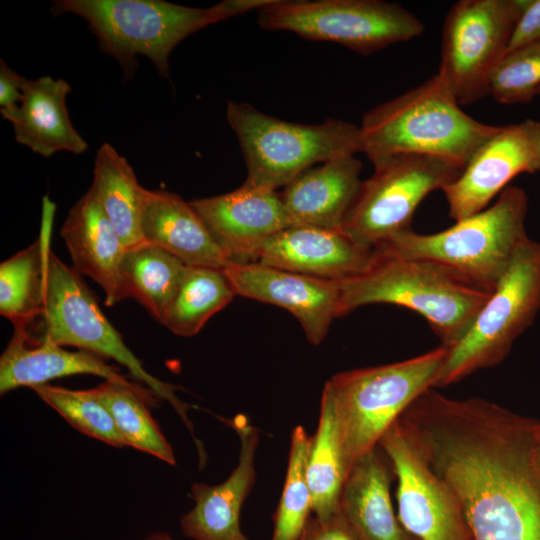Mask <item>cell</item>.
Here are the masks:
<instances>
[{
	"label": "cell",
	"instance_id": "19",
	"mask_svg": "<svg viewBox=\"0 0 540 540\" xmlns=\"http://www.w3.org/2000/svg\"><path fill=\"white\" fill-rule=\"evenodd\" d=\"M240 438L238 464L221 484L194 483V507L180 519L183 534L194 540H247L240 528V512L255 479V453L258 429L238 414L231 421Z\"/></svg>",
	"mask_w": 540,
	"mask_h": 540
},
{
	"label": "cell",
	"instance_id": "4",
	"mask_svg": "<svg viewBox=\"0 0 540 540\" xmlns=\"http://www.w3.org/2000/svg\"><path fill=\"white\" fill-rule=\"evenodd\" d=\"M527 212L526 192L507 186L493 205L445 230L420 234L408 229L376 249L432 262L460 280L491 292L528 238Z\"/></svg>",
	"mask_w": 540,
	"mask_h": 540
},
{
	"label": "cell",
	"instance_id": "1",
	"mask_svg": "<svg viewBox=\"0 0 540 540\" xmlns=\"http://www.w3.org/2000/svg\"><path fill=\"white\" fill-rule=\"evenodd\" d=\"M400 420L454 491L472 540H540V421L434 388Z\"/></svg>",
	"mask_w": 540,
	"mask_h": 540
},
{
	"label": "cell",
	"instance_id": "25",
	"mask_svg": "<svg viewBox=\"0 0 540 540\" xmlns=\"http://www.w3.org/2000/svg\"><path fill=\"white\" fill-rule=\"evenodd\" d=\"M55 204L43 197L40 234L30 246L0 265V313L14 327H29L41 315Z\"/></svg>",
	"mask_w": 540,
	"mask_h": 540
},
{
	"label": "cell",
	"instance_id": "36",
	"mask_svg": "<svg viewBox=\"0 0 540 540\" xmlns=\"http://www.w3.org/2000/svg\"><path fill=\"white\" fill-rule=\"evenodd\" d=\"M27 79L12 70L6 62L0 61V110L17 107L23 99V86Z\"/></svg>",
	"mask_w": 540,
	"mask_h": 540
},
{
	"label": "cell",
	"instance_id": "33",
	"mask_svg": "<svg viewBox=\"0 0 540 540\" xmlns=\"http://www.w3.org/2000/svg\"><path fill=\"white\" fill-rule=\"evenodd\" d=\"M540 89V42L506 53L488 81V95L501 104L530 102Z\"/></svg>",
	"mask_w": 540,
	"mask_h": 540
},
{
	"label": "cell",
	"instance_id": "8",
	"mask_svg": "<svg viewBox=\"0 0 540 540\" xmlns=\"http://www.w3.org/2000/svg\"><path fill=\"white\" fill-rule=\"evenodd\" d=\"M540 311V242L529 237L472 321L465 335L447 348L436 387L457 383L501 363Z\"/></svg>",
	"mask_w": 540,
	"mask_h": 540
},
{
	"label": "cell",
	"instance_id": "15",
	"mask_svg": "<svg viewBox=\"0 0 540 540\" xmlns=\"http://www.w3.org/2000/svg\"><path fill=\"white\" fill-rule=\"evenodd\" d=\"M190 204L230 264L255 262L265 240L294 226L281 195L273 190L242 184L231 192L194 199Z\"/></svg>",
	"mask_w": 540,
	"mask_h": 540
},
{
	"label": "cell",
	"instance_id": "14",
	"mask_svg": "<svg viewBox=\"0 0 540 540\" xmlns=\"http://www.w3.org/2000/svg\"><path fill=\"white\" fill-rule=\"evenodd\" d=\"M540 171V122L526 119L500 125L473 153L459 177L444 192L455 221L489 206L522 173Z\"/></svg>",
	"mask_w": 540,
	"mask_h": 540
},
{
	"label": "cell",
	"instance_id": "5",
	"mask_svg": "<svg viewBox=\"0 0 540 540\" xmlns=\"http://www.w3.org/2000/svg\"><path fill=\"white\" fill-rule=\"evenodd\" d=\"M376 250L377 260L368 271L337 281L338 317L365 305H398L426 319L442 346L455 345L490 292L460 280L432 262Z\"/></svg>",
	"mask_w": 540,
	"mask_h": 540
},
{
	"label": "cell",
	"instance_id": "31",
	"mask_svg": "<svg viewBox=\"0 0 540 540\" xmlns=\"http://www.w3.org/2000/svg\"><path fill=\"white\" fill-rule=\"evenodd\" d=\"M312 444L303 426L291 435L288 467L279 504L274 516L272 540H299L313 513L307 464Z\"/></svg>",
	"mask_w": 540,
	"mask_h": 540
},
{
	"label": "cell",
	"instance_id": "12",
	"mask_svg": "<svg viewBox=\"0 0 540 540\" xmlns=\"http://www.w3.org/2000/svg\"><path fill=\"white\" fill-rule=\"evenodd\" d=\"M528 0H461L448 11L438 76L459 105L488 95L491 72L505 55Z\"/></svg>",
	"mask_w": 540,
	"mask_h": 540
},
{
	"label": "cell",
	"instance_id": "3",
	"mask_svg": "<svg viewBox=\"0 0 540 540\" xmlns=\"http://www.w3.org/2000/svg\"><path fill=\"white\" fill-rule=\"evenodd\" d=\"M497 128L466 114L436 74L364 114L362 152L372 164L397 154H422L464 167Z\"/></svg>",
	"mask_w": 540,
	"mask_h": 540
},
{
	"label": "cell",
	"instance_id": "7",
	"mask_svg": "<svg viewBox=\"0 0 540 540\" xmlns=\"http://www.w3.org/2000/svg\"><path fill=\"white\" fill-rule=\"evenodd\" d=\"M447 348L381 366L335 374V402L349 468L375 448L387 429L424 392L437 386Z\"/></svg>",
	"mask_w": 540,
	"mask_h": 540
},
{
	"label": "cell",
	"instance_id": "22",
	"mask_svg": "<svg viewBox=\"0 0 540 540\" xmlns=\"http://www.w3.org/2000/svg\"><path fill=\"white\" fill-rule=\"evenodd\" d=\"M141 231L145 243L187 266L224 269L230 264L190 202L173 192L144 189Z\"/></svg>",
	"mask_w": 540,
	"mask_h": 540
},
{
	"label": "cell",
	"instance_id": "28",
	"mask_svg": "<svg viewBox=\"0 0 540 540\" xmlns=\"http://www.w3.org/2000/svg\"><path fill=\"white\" fill-rule=\"evenodd\" d=\"M186 267L176 256L147 243L127 249L120 269L122 300L135 299L162 324Z\"/></svg>",
	"mask_w": 540,
	"mask_h": 540
},
{
	"label": "cell",
	"instance_id": "30",
	"mask_svg": "<svg viewBox=\"0 0 540 540\" xmlns=\"http://www.w3.org/2000/svg\"><path fill=\"white\" fill-rule=\"evenodd\" d=\"M110 412L126 446L175 465L173 448L152 417L146 400L135 390L111 381L91 389Z\"/></svg>",
	"mask_w": 540,
	"mask_h": 540
},
{
	"label": "cell",
	"instance_id": "2",
	"mask_svg": "<svg viewBox=\"0 0 540 540\" xmlns=\"http://www.w3.org/2000/svg\"><path fill=\"white\" fill-rule=\"evenodd\" d=\"M273 0H224L195 8L161 0H57L52 13L85 19L100 49L132 72L136 55L148 57L169 78V56L187 36L209 25L259 10Z\"/></svg>",
	"mask_w": 540,
	"mask_h": 540
},
{
	"label": "cell",
	"instance_id": "16",
	"mask_svg": "<svg viewBox=\"0 0 540 540\" xmlns=\"http://www.w3.org/2000/svg\"><path fill=\"white\" fill-rule=\"evenodd\" d=\"M236 295L289 311L309 343L319 345L338 318L337 281L295 273L258 262L231 263L223 269Z\"/></svg>",
	"mask_w": 540,
	"mask_h": 540
},
{
	"label": "cell",
	"instance_id": "29",
	"mask_svg": "<svg viewBox=\"0 0 540 540\" xmlns=\"http://www.w3.org/2000/svg\"><path fill=\"white\" fill-rule=\"evenodd\" d=\"M235 295L223 269L187 266L162 325L178 336H194Z\"/></svg>",
	"mask_w": 540,
	"mask_h": 540
},
{
	"label": "cell",
	"instance_id": "34",
	"mask_svg": "<svg viewBox=\"0 0 540 540\" xmlns=\"http://www.w3.org/2000/svg\"><path fill=\"white\" fill-rule=\"evenodd\" d=\"M538 42H540V0H528L514 26L506 53Z\"/></svg>",
	"mask_w": 540,
	"mask_h": 540
},
{
	"label": "cell",
	"instance_id": "10",
	"mask_svg": "<svg viewBox=\"0 0 540 540\" xmlns=\"http://www.w3.org/2000/svg\"><path fill=\"white\" fill-rule=\"evenodd\" d=\"M257 22L262 29L338 43L365 55L424 31L413 13L381 0H273L258 10Z\"/></svg>",
	"mask_w": 540,
	"mask_h": 540
},
{
	"label": "cell",
	"instance_id": "32",
	"mask_svg": "<svg viewBox=\"0 0 540 540\" xmlns=\"http://www.w3.org/2000/svg\"><path fill=\"white\" fill-rule=\"evenodd\" d=\"M79 432L113 447H126L107 408L91 389L73 390L43 384L31 388Z\"/></svg>",
	"mask_w": 540,
	"mask_h": 540
},
{
	"label": "cell",
	"instance_id": "23",
	"mask_svg": "<svg viewBox=\"0 0 540 540\" xmlns=\"http://www.w3.org/2000/svg\"><path fill=\"white\" fill-rule=\"evenodd\" d=\"M70 92V85L63 79L42 76L27 80L21 103L0 110L12 124L16 141L44 157L59 151L85 152L88 144L73 127L67 111L66 97Z\"/></svg>",
	"mask_w": 540,
	"mask_h": 540
},
{
	"label": "cell",
	"instance_id": "24",
	"mask_svg": "<svg viewBox=\"0 0 540 540\" xmlns=\"http://www.w3.org/2000/svg\"><path fill=\"white\" fill-rule=\"evenodd\" d=\"M392 474L391 463L378 445L350 468L339 513L357 540H409L392 506Z\"/></svg>",
	"mask_w": 540,
	"mask_h": 540
},
{
	"label": "cell",
	"instance_id": "35",
	"mask_svg": "<svg viewBox=\"0 0 540 540\" xmlns=\"http://www.w3.org/2000/svg\"><path fill=\"white\" fill-rule=\"evenodd\" d=\"M299 540H357L340 513L327 519L311 517Z\"/></svg>",
	"mask_w": 540,
	"mask_h": 540
},
{
	"label": "cell",
	"instance_id": "9",
	"mask_svg": "<svg viewBox=\"0 0 540 540\" xmlns=\"http://www.w3.org/2000/svg\"><path fill=\"white\" fill-rule=\"evenodd\" d=\"M37 338H46L60 346H73L123 365L159 400H166L176 411L194 438L189 419L190 406L176 395L179 386L155 378L124 343L100 309L92 292L74 268L68 267L51 251L48 258L47 283Z\"/></svg>",
	"mask_w": 540,
	"mask_h": 540
},
{
	"label": "cell",
	"instance_id": "21",
	"mask_svg": "<svg viewBox=\"0 0 540 540\" xmlns=\"http://www.w3.org/2000/svg\"><path fill=\"white\" fill-rule=\"evenodd\" d=\"M60 235L74 269L102 287L105 305L121 301L120 269L126 248L90 190L71 207Z\"/></svg>",
	"mask_w": 540,
	"mask_h": 540
},
{
	"label": "cell",
	"instance_id": "26",
	"mask_svg": "<svg viewBox=\"0 0 540 540\" xmlns=\"http://www.w3.org/2000/svg\"><path fill=\"white\" fill-rule=\"evenodd\" d=\"M144 187L126 158L109 143H103L94 160L90 191L108 216L124 247L144 242L141 213Z\"/></svg>",
	"mask_w": 540,
	"mask_h": 540
},
{
	"label": "cell",
	"instance_id": "17",
	"mask_svg": "<svg viewBox=\"0 0 540 540\" xmlns=\"http://www.w3.org/2000/svg\"><path fill=\"white\" fill-rule=\"evenodd\" d=\"M88 374L125 385L149 404L159 400L148 388L129 381L104 358L85 350L69 351L49 339L34 337L28 327H14V333L0 357L1 395L19 387L47 384L65 376Z\"/></svg>",
	"mask_w": 540,
	"mask_h": 540
},
{
	"label": "cell",
	"instance_id": "20",
	"mask_svg": "<svg viewBox=\"0 0 540 540\" xmlns=\"http://www.w3.org/2000/svg\"><path fill=\"white\" fill-rule=\"evenodd\" d=\"M362 162L355 155L312 167L284 187L281 194L294 225L341 230L356 201Z\"/></svg>",
	"mask_w": 540,
	"mask_h": 540
},
{
	"label": "cell",
	"instance_id": "6",
	"mask_svg": "<svg viewBox=\"0 0 540 540\" xmlns=\"http://www.w3.org/2000/svg\"><path fill=\"white\" fill-rule=\"evenodd\" d=\"M226 116L245 160L243 184L251 188L277 191L315 164L362 152L360 126L343 120L292 123L231 100Z\"/></svg>",
	"mask_w": 540,
	"mask_h": 540
},
{
	"label": "cell",
	"instance_id": "37",
	"mask_svg": "<svg viewBox=\"0 0 540 540\" xmlns=\"http://www.w3.org/2000/svg\"><path fill=\"white\" fill-rule=\"evenodd\" d=\"M146 540H174L168 533L166 532H156L150 534Z\"/></svg>",
	"mask_w": 540,
	"mask_h": 540
},
{
	"label": "cell",
	"instance_id": "18",
	"mask_svg": "<svg viewBox=\"0 0 540 540\" xmlns=\"http://www.w3.org/2000/svg\"><path fill=\"white\" fill-rule=\"evenodd\" d=\"M377 257L376 249L356 244L341 230L294 225L265 240L255 262L342 281L368 271Z\"/></svg>",
	"mask_w": 540,
	"mask_h": 540
},
{
	"label": "cell",
	"instance_id": "38",
	"mask_svg": "<svg viewBox=\"0 0 540 540\" xmlns=\"http://www.w3.org/2000/svg\"><path fill=\"white\" fill-rule=\"evenodd\" d=\"M539 448H540V438H539Z\"/></svg>",
	"mask_w": 540,
	"mask_h": 540
},
{
	"label": "cell",
	"instance_id": "13",
	"mask_svg": "<svg viewBox=\"0 0 540 540\" xmlns=\"http://www.w3.org/2000/svg\"><path fill=\"white\" fill-rule=\"evenodd\" d=\"M378 446L397 479V517L403 529L419 540H472L457 496L431 468L400 419Z\"/></svg>",
	"mask_w": 540,
	"mask_h": 540
},
{
	"label": "cell",
	"instance_id": "39",
	"mask_svg": "<svg viewBox=\"0 0 540 540\" xmlns=\"http://www.w3.org/2000/svg\"><path fill=\"white\" fill-rule=\"evenodd\" d=\"M538 95H540V89H539V91H538Z\"/></svg>",
	"mask_w": 540,
	"mask_h": 540
},
{
	"label": "cell",
	"instance_id": "27",
	"mask_svg": "<svg viewBox=\"0 0 540 540\" xmlns=\"http://www.w3.org/2000/svg\"><path fill=\"white\" fill-rule=\"evenodd\" d=\"M349 470L335 402L326 382L307 464L315 517L327 519L339 512V500Z\"/></svg>",
	"mask_w": 540,
	"mask_h": 540
},
{
	"label": "cell",
	"instance_id": "11",
	"mask_svg": "<svg viewBox=\"0 0 540 540\" xmlns=\"http://www.w3.org/2000/svg\"><path fill=\"white\" fill-rule=\"evenodd\" d=\"M341 231L356 244L376 249L411 229L416 208L431 192L455 181L463 166L449 159L397 154L373 164Z\"/></svg>",
	"mask_w": 540,
	"mask_h": 540
}]
</instances>
